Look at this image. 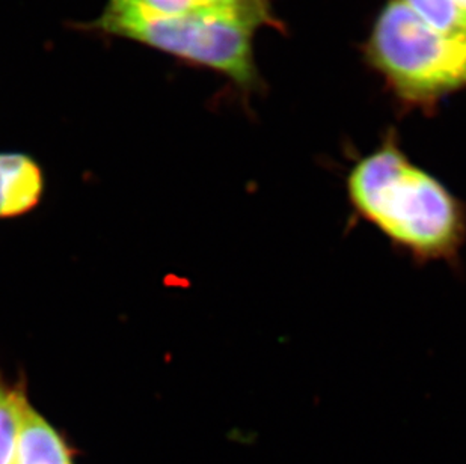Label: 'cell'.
<instances>
[{
	"label": "cell",
	"mask_w": 466,
	"mask_h": 464,
	"mask_svg": "<svg viewBox=\"0 0 466 464\" xmlns=\"http://www.w3.org/2000/svg\"><path fill=\"white\" fill-rule=\"evenodd\" d=\"M369 55L405 100L424 103L466 88V32L431 31L403 0H391L379 15Z\"/></svg>",
	"instance_id": "cell-3"
},
{
	"label": "cell",
	"mask_w": 466,
	"mask_h": 464,
	"mask_svg": "<svg viewBox=\"0 0 466 464\" xmlns=\"http://www.w3.org/2000/svg\"><path fill=\"white\" fill-rule=\"evenodd\" d=\"M14 464H75L66 439L29 403V399L23 409Z\"/></svg>",
	"instance_id": "cell-5"
},
{
	"label": "cell",
	"mask_w": 466,
	"mask_h": 464,
	"mask_svg": "<svg viewBox=\"0 0 466 464\" xmlns=\"http://www.w3.org/2000/svg\"><path fill=\"white\" fill-rule=\"evenodd\" d=\"M346 197L353 222L373 227L412 263L461 270L466 202L415 165L394 135L349 169Z\"/></svg>",
	"instance_id": "cell-1"
},
{
	"label": "cell",
	"mask_w": 466,
	"mask_h": 464,
	"mask_svg": "<svg viewBox=\"0 0 466 464\" xmlns=\"http://www.w3.org/2000/svg\"><path fill=\"white\" fill-rule=\"evenodd\" d=\"M91 26L219 71L242 86L256 80L252 34L258 26L228 9L197 8L165 15L133 0H109Z\"/></svg>",
	"instance_id": "cell-2"
},
{
	"label": "cell",
	"mask_w": 466,
	"mask_h": 464,
	"mask_svg": "<svg viewBox=\"0 0 466 464\" xmlns=\"http://www.w3.org/2000/svg\"><path fill=\"white\" fill-rule=\"evenodd\" d=\"M456 2H458L459 6H461L463 13L466 14V0H456Z\"/></svg>",
	"instance_id": "cell-10"
},
{
	"label": "cell",
	"mask_w": 466,
	"mask_h": 464,
	"mask_svg": "<svg viewBox=\"0 0 466 464\" xmlns=\"http://www.w3.org/2000/svg\"><path fill=\"white\" fill-rule=\"evenodd\" d=\"M431 31L444 35L466 32V14L456 0H403Z\"/></svg>",
	"instance_id": "cell-7"
},
{
	"label": "cell",
	"mask_w": 466,
	"mask_h": 464,
	"mask_svg": "<svg viewBox=\"0 0 466 464\" xmlns=\"http://www.w3.org/2000/svg\"><path fill=\"white\" fill-rule=\"evenodd\" d=\"M45 177L26 154L0 153V219L26 215L40 204Z\"/></svg>",
	"instance_id": "cell-4"
},
{
	"label": "cell",
	"mask_w": 466,
	"mask_h": 464,
	"mask_svg": "<svg viewBox=\"0 0 466 464\" xmlns=\"http://www.w3.org/2000/svg\"><path fill=\"white\" fill-rule=\"evenodd\" d=\"M198 8L228 9L240 14L257 26L270 22L272 15L268 13V0H195Z\"/></svg>",
	"instance_id": "cell-8"
},
{
	"label": "cell",
	"mask_w": 466,
	"mask_h": 464,
	"mask_svg": "<svg viewBox=\"0 0 466 464\" xmlns=\"http://www.w3.org/2000/svg\"><path fill=\"white\" fill-rule=\"evenodd\" d=\"M137 5L153 13L176 15V14L189 13L198 8L195 0H133Z\"/></svg>",
	"instance_id": "cell-9"
},
{
	"label": "cell",
	"mask_w": 466,
	"mask_h": 464,
	"mask_svg": "<svg viewBox=\"0 0 466 464\" xmlns=\"http://www.w3.org/2000/svg\"><path fill=\"white\" fill-rule=\"evenodd\" d=\"M26 403L25 381L11 385L0 374V464H14L15 460L23 409Z\"/></svg>",
	"instance_id": "cell-6"
}]
</instances>
